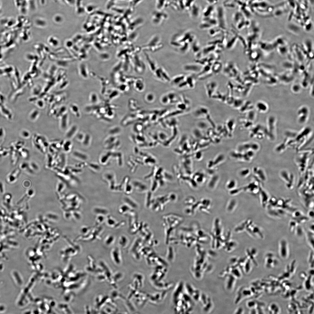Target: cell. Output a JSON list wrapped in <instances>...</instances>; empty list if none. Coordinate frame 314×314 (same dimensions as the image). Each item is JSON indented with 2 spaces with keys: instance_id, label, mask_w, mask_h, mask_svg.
I'll return each instance as SVG.
<instances>
[{
  "instance_id": "obj_1",
  "label": "cell",
  "mask_w": 314,
  "mask_h": 314,
  "mask_svg": "<svg viewBox=\"0 0 314 314\" xmlns=\"http://www.w3.org/2000/svg\"><path fill=\"white\" fill-rule=\"evenodd\" d=\"M279 176L287 189L289 190L294 189L295 185V177L292 172L286 169H283L280 171Z\"/></svg>"
},
{
  "instance_id": "obj_2",
  "label": "cell",
  "mask_w": 314,
  "mask_h": 314,
  "mask_svg": "<svg viewBox=\"0 0 314 314\" xmlns=\"http://www.w3.org/2000/svg\"><path fill=\"white\" fill-rule=\"evenodd\" d=\"M310 153L307 151L301 152V154L299 153L295 159V162L301 174L305 172L307 167Z\"/></svg>"
},
{
  "instance_id": "obj_3",
  "label": "cell",
  "mask_w": 314,
  "mask_h": 314,
  "mask_svg": "<svg viewBox=\"0 0 314 314\" xmlns=\"http://www.w3.org/2000/svg\"><path fill=\"white\" fill-rule=\"evenodd\" d=\"M163 46L160 37L158 35L152 37L145 45L146 49L151 52H154L160 49Z\"/></svg>"
},
{
  "instance_id": "obj_4",
  "label": "cell",
  "mask_w": 314,
  "mask_h": 314,
  "mask_svg": "<svg viewBox=\"0 0 314 314\" xmlns=\"http://www.w3.org/2000/svg\"><path fill=\"white\" fill-rule=\"evenodd\" d=\"M288 245L287 241L284 239L281 240L279 243V252L280 256L286 259L289 255Z\"/></svg>"
},
{
  "instance_id": "obj_5",
  "label": "cell",
  "mask_w": 314,
  "mask_h": 314,
  "mask_svg": "<svg viewBox=\"0 0 314 314\" xmlns=\"http://www.w3.org/2000/svg\"><path fill=\"white\" fill-rule=\"evenodd\" d=\"M153 73L154 76L159 80L164 81H167L170 80L169 74L162 67L158 66Z\"/></svg>"
},
{
  "instance_id": "obj_6",
  "label": "cell",
  "mask_w": 314,
  "mask_h": 314,
  "mask_svg": "<svg viewBox=\"0 0 314 314\" xmlns=\"http://www.w3.org/2000/svg\"><path fill=\"white\" fill-rule=\"evenodd\" d=\"M253 172L257 181L261 183L266 181L267 176L265 171L261 167H256L253 169Z\"/></svg>"
},
{
  "instance_id": "obj_7",
  "label": "cell",
  "mask_w": 314,
  "mask_h": 314,
  "mask_svg": "<svg viewBox=\"0 0 314 314\" xmlns=\"http://www.w3.org/2000/svg\"><path fill=\"white\" fill-rule=\"evenodd\" d=\"M258 194L261 204L263 208H265L267 206L270 197L267 192L263 188L262 185Z\"/></svg>"
},
{
  "instance_id": "obj_8",
  "label": "cell",
  "mask_w": 314,
  "mask_h": 314,
  "mask_svg": "<svg viewBox=\"0 0 314 314\" xmlns=\"http://www.w3.org/2000/svg\"><path fill=\"white\" fill-rule=\"evenodd\" d=\"M146 57L150 70L153 73L158 67L156 62L148 54L146 53Z\"/></svg>"
},
{
  "instance_id": "obj_9",
  "label": "cell",
  "mask_w": 314,
  "mask_h": 314,
  "mask_svg": "<svg viewBox=\"0 0 314 314\" xmlns=\"http://www.w3.org/2000/svg\"><path fill=\"white\" fill-rule=\"evenodd\" d=\"M20 173V170L19 169L15 170L8 176L7 180L8 182L12 183L17 180Z\"/></svg>"
},
{
  "instance_id": "obj_10",
  "label": "cell",
  "mask_w": 314,
  "mask_h": 314,
  "mask_svg": "<svg viewBox=\"0 0 314 314\" xmlns=\"http://www.w3.org/2000/svg\"><path fill=\"white\" fill-rule=\"evenodd\" d=\"M199 67L197 65L192 64H186L183 67L184 69L186 71L195 72L198 71Z\"/></svg>"
},
{
  "instance_id": "obj_11",
  "label": "cell",
  "mask_w": 314,
  "mask_h": 314,
  "mask_svg": "<svg viewBox=\"0 0 314 314\" xmlns=\"http://www.w3.org/2000/svg\"><path fill=\"white\" fill-rule=\"evenodd\" d=\"M273 255L269 254L267 255L265 259V265L267 268H270L273 265L274 260L273 259Z\"/></svg>"
},
{
  "instance_id": "obj_12",
  "label": "cell",
  "mask_w": 314,
  "mask_h": 314,
  "mask_svg": "<svg viewBox=\"0 0 314 314\" xmlns=\"http://www.w3.org/2000/svg\"><path fill=\"white\" fill-rule=\"evenodd\" d=\"M314 233L310 231H308L307 233V237L308 242L310 246L313 249L314 248Z\"/></svg>"
},
{
  "instance_id": "obj_13",
  "label": "cell",
  "mask_w": 314,
  "mask_h": 314,
  "mask_svg": "<svg viewBox=\"0 0 314 314\" xmlns=\"http://www.w3.org/2000/svg\"><path fill=\"white\" fill-rule=\"evenodd\" d=\"M76 127L74 125L72 126L67 131L66 134V137L67 138H71L73 136L75 133Z\"/></svg>"
},
{
  "instance_id": "obj_14",
  "label": "cell",
  "mask_w": 314,
  "mask_h": 314,
  "mask_svg": "<svg viewBox=\"0 0 314 314\" xmlns=\"http://www.w3.org/2000/svg\"><path fill=\"white\" fill-rule=\"evenodd\" d=\"M185 76L183 74L177 75L173 78L172 82L176 84L178 83L182 82L181 81H183L185 79Z\"/></svg>"
},
{
  "instance_id": "obj_15",
  "label": "cell",
  "mask_w": 314,
  "mask_h": 314,
  "mask_svg": "<svg viewBox=\"0 0 314 314\" xmlns=\"http://www.w3.org/2000/svg\"><path fill=\"white\" fill-rule=\"evenodd\" d=\"M299 224L295 220L292 219L289 224V230L291 233L294 232L295 229Z\"/></svg>"
},
{
  "instance_id": "obj_16",
  "label": "cell",
  "mask_w": 314,
  "mask_h": 314,
  "mask_svg": "<svg viewBox=\"0 0 314 314\" xmlns=\"http://www.w3.org/2000/svg\"><path fill=\"white\" fill-rule=\"evenodd\" d=\"M278 306L275 303H272L269 306V311L272 313H277L279 311Z\"/></svg>"
},
{
  "instance_id": "obj_17",
  "label": "cell",
  "mask_w": 314,
  "mask_h": 314,
  "mask_svg": "<svg viewBox=\"0 0 314 314\" xmlns=\"http://www.w3.org/2000/svg\"><path fill=\"white\" fill-rule=\"evenodd\" d=\"M294 232L298 236H301L303 235V229L299 224L296 227Z\"/></svg>"
},
{
  "instance_id": "obj_18",
  "label": "cell",
  "mask_w": 314,
  "mask_h": 314,
  "mask_svg": "<svg viewBox=\"0 0 314 314\" xmlns=\"http://www.w3.org/2000/svg\"><path fill=\"white\" fill-rule=\"evenodd\" d=\"M73 155L75 157L80 159L84 160L86 159L84 154L77 151H74L73 153Z\"/></svg>"
},
{
  "instance_id": "obj_19",
  "label": "cell",
  "mask_w": 314,
  "mask_h": 314,
  "mask_svg": "<svg viewBox=\"0 0 314 314\" xmlns=\"http://www.w3.org/2000/svg\"><path fill=\"white\" fill-rule=\"evenodd\" d=\"M260 102L261 103H259L258 104V103L257 104L258 107H257L258 109V110L260 111H263V108L264 111H265V110H267V108L263 107H266L267 106H266V104L263 103H262V102Z\"/></svg>"
},
{
  "instance_id": "obj_20",
  "label": "cell",
  "mask_w": 314,
  "mask_h": 314,
  "mask_svg": "<svg viewBox=\"0 0 314 314\" xmlns=\"http://www.w3.org/2000/svg\"><path fill=\"white\" fill-rule=\"evenodd\" d=\"M20 135L21 137L25 138H27L29 137L30 134L29 132L27 130H23L20 132Z\"/></svg>"
},
{
  "instance_id": "obj_21",
  "label": "cell",
  "mask_w": 314,
  "mask_h": 314,
  "mask_svg": "<svg viewBox=\"0 0 314 314\" xmlns=\"http://www.w3.org/2000/svg\"><path fill=\"white\" fill-rule=\"evenodd\" d=\"M71 144L70 142H67L63 146L64 149L65 151H68L70 150Z\"/></svg>"
},
{
  "instance_id": "obj_22",
  "label": "cell",
  "mask_w": 314,
  "mask_h": 314,
  "mask_svg": "<svg viewBox=\"0 0 314 314\" xmlns=\"http://www.w3.org/2000/svg\"><path fill=\"white\" fill-rule=\"evenodd\" d=\"M29 165L31 169H33V170H38L39 168L38 165L35 162H32Z\"/></svg>"
},
{
  "instance_id": "obj_23",
  "label": "cell",
  "mask_w": 314,
  "mask_h": 314,
  "mask_svg": "<svg viewBox=\"0 0 314 314\" xmlns=\"http://www.w3.org/2000/svg\"><path fill=\"white\" fill-rule=\"evenodd\" d=\"M5 134V131L4 129L0 127V141H2V139L4 138Z\"/></svg>"
},
{
  "instance_id": "obj_24",
  "label": "cell",
  "mask_w": 314,
  "mask_h": 314,
  "mask_svg": "<svg viewBox=\"0 0 314 314\" xmlns=\"http://www.w3.org/2000/svg\"><path fill=\"white\" fill-rule=\"evenodd\" d=\"M308 216L312 218L313 219L314 217V211L313 210H310L308 213Z\"/></svg>"
},
{
  "instance_id": "obj_25",
  "label": "cell",
  "mask_w": 314,
  "mask_h": 314,
  "mask_svg": "<svg viewBox=\"0 0 314 314\" xmlns=\"http://www.w3.org/2000/svg\"><path fill=\"white\" fill-rule=\"evenodd\" d=\"M4 185L3 183L0 181V192L3 193L4 191Z\"/></svg>"
}]
</instances>
